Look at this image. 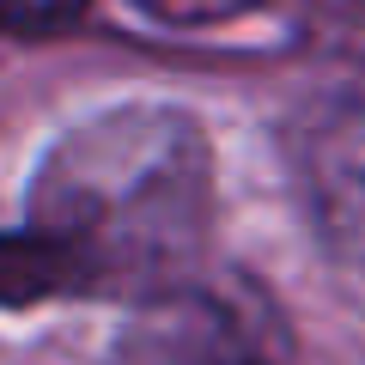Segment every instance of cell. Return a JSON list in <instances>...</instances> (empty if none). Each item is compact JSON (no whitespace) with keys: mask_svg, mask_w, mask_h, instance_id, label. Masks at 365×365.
I'll return each instance as SVG.
<instances>
[{"mask_svg":"<svg viewBox=\"0 0 365 365\" xmlns=\"http://www.w3.org/2000/svg\"><path fill=\"white\" fill-rule=\"evenodd\" d=\"M31 232L67 262L79 299H146L201 268L213 153L189 110L122 104L67 128L31 182Z\"/></svg>","mask_w":365,"mask_h":365,"instance_id":"6da1fadb","label":"cell"},{"mask_svg":"<svg viewBox=\"0 0 365 365\" xmlns=\"http://www.w3.org/2000/svg\"><path fill=\"white\" fill-rule=\"evenodd\" d=\"M104 365H292V329L256 280L195 268L128 304Z\"/></svg>","mask_w":365,"mask_h":365,"instance_id":"7a4b0ae2","label":"cell"},{"mask_svg":"<svg viewBox=\"0 0 365 365\" xmlns=\"http://www.w3.org/2000/svg\"><path fill=\"white\" fill-rule=\"evenodd\" d=\"M287 153L317 237L341 262L365 268V86L304 104L287 134Z\"/></svg>","mask_w":365,"mask_h":365,"instance_id":"3957f363","label":"cell"},{"mask_svg":"<svg viewBox=\"0 0 365 365\" xmlns=\"http://www.w3.org/2000/svg\"><path fill=\"white\" fill-rule=\"evenodd\" d=\"M55 299H79L67 262L31 225L0 232V304L6 311H37V304H55Z\"/></svg>","mask_w":365,"mask_h":365,"instance_id":"277c9868","label":"cell"},{"mask_svg":"<svg viewBox=\"0 0 365 365\" xmlns=\"http://www.w3.org/2000/svg\"><path fill=\"white\" fill-rule=\"evenodd\" d=\"M86 19V0H0V31L19 37H55Z\"/></svg>","mask_w":365,"mask_h":365,"instance_id":"5b68a950","label":"cell"},{"mask_svg":"<svg viewBox=\"0 0 365 365\" xmlns=\"http://www.w3.org/2000/svg\"><path fill=\"white\" fill-rule=\"evenodd\" d=\"M165 13H195V6H207V13H232L237 0H158Z\"/></svg>","mask_w":365,"mask_h":365,"instance_id":"8992f818","label":"cell"}]
</instances>
